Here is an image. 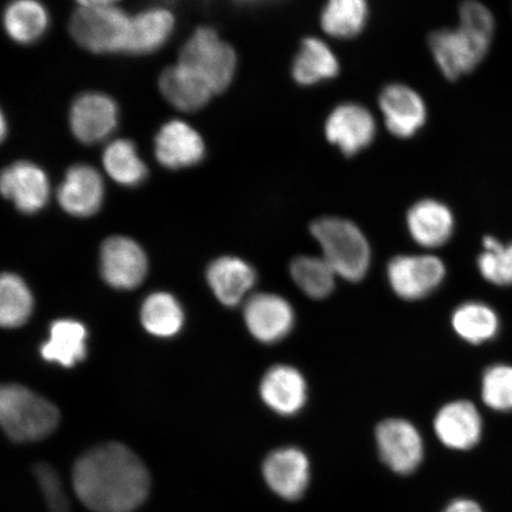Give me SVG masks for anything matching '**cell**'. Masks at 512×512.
<instances>
[{
  "label": "cell",
  "instance_id": "obj_32",
  "mask_svg": "<svg viewBox=\"0 0 512 512\" xmlns=\"http://www.w3.org/2000/svg\"><path fill=\"white\" fill-rule=\"evenodd\" d=\"M32 296L27 285L16 274L4 273L0 280V323L14 329L27 322L32 311Z\"/></svg>",
  "mask_w": 512,
  "mask_h": 512
},
{
  "label": "cell",
  "instance_id": "obj_29",
  "mask_svg": "<svg viewBox=\"0 0 512 512\" xmlns=\"http://www.w3.org/2000/svg\"><path fill=\"white\" fill-rule=\"evenodd\" d=\"M368 15V4L363 0H332L323 10L322 27L330 36L355 37L366 25Z\"/></svg>",
  "mask_w": 512,
  "mask_h": 512
},
{
  "label": "cell",
  "instance_id": "obj_31",
  "mask_svg": "<svg viewBox=\"0 0 512 512\" xmlns=\"http://www.w3.org/2000/svg\"><path fill=\"white\" fill-rule=\"evenodd\" d=\"M183 311L168 293H155L145 300L142 310L144 328L158 337L178 334L183 325Z\"/></svg>",
  "mask_w": 512,
  "mask_h": 512
},
{
  "label": "cell",
  "instance_id": "obj_27",
  "mask_svg": "<svg viewBox=\"0 0 512 512\" xmlns=\"http://www.w3.org/2000/svg\"><path fill=\"white\" fill-rule=\"evenodd\" d=\"M102 162L113 181L124 187H136L147 175L146 165L138 156L136 145L130 140H114L106 147Z\"/></svg>",
  "mask_w": 512,
  "mask_h": 512
},
{
  "label": "cell",
  "instance_id": "obj_36",
  "mask_svg": "<svg viewBox=\"0 0 512 512\" xmlns=\"http://www.w3.org/2000/svg\"><path fill=\"white\" fill-rule=\"evenodd\" d=\"M444 512H483L476 502L469 501V499H457L452 502Z\"/></svg>",
  "mask_w": 512,
  "mask_h": 512
},
{
  "label": "cell",
  "instance_id": "obj_7",
  "mask_svg": "<svg viewBox=\"0 0 512 512\" xmlns=\"http://www.w3.org/2000/svg\"><path fill=\"white\" fill-rule=\"evenodd\" d=\"M445 275L443 261L433 255H400L388 265L390 286L406 300L430 296L443 283Z\"/></svg>",
  "mask_w": 512,
  "mask_h": 512
},
{
  "label": "cell",
  "instance_id": "obj_18",
  "mask_svg": "<svg viewBox=\"0 0 512 512\" xmlns=\"http://www.w3.org/2000/svg\"><path fill=\"white\" fill-rule=\"evenodd\" d=\"M434 430L445 446L469 450L477 445L482 435V419L471 402H451L435 416Z\"/></svg>",
  "mask_w": 512,
  "mask_h": 512
},
{
  "label": "cell",
  "instance_id": "obj_1",
  "mask_svg": "<svg viewBox=\"0 0 512 512\" xmlns=\"http://www.w3.org/2000/svg\"><path fill=\"white\" fill-rule=\"evenodd\" d=\"M80 501L94 512H132L150 491L145 465L124 445L106 444L83 454L73 471Z\"/></svg>",
  "mask_w": 512,
  "mask_h": 512
},
{
  "label": "cell",
  "instance_id": "obj_15",
  "mask_svg": "<svg viewBox=\"0 0 512 512\" xmlns=\"http://www.w3.org/2000/svg\"><path fill=\"white\" fill-rule=\"evenodd\" d=\"M104 182L98 171L88 165H74L57 190L61 208L76 217L93 216L104 201Z\"/></svg>",
  "mask_w": 512,
  "mask_h": 512
},
{
  "label": "cell",
  "instance_id": "obj_9",
  "mask_svg": "<svg viewBox=\"0 0 512 512\" xmlns=\"http://www.w3.org/2000/svg\"><path fill=\"white\" fill-rule=\"evenodd\" d=\"M100 268L108 285L133 290L146 277L147 259L137 242L125 236H113L101 247Z\"/></svg>",
  "mask_w": 512,
  "mask_h": 512
},
{
  "label": "cell",
  "instance_id": "obj_6",
  "mask_svg": "<svg viewBox=\"0 0 512 512\" xmlns=\"http://www.w3.org/2000/svg\"><path fill=\"white\" fill-rule=\"evenodd\" d=\"M494 32L463 23L456 30L433 32L430 47L435 62L446 78L456 80L472 72L488 54Z\"/></svg>",
  "mask_w": 512,
  "mask_h": 512
},
{
  "label": "cell",
  "instance_id": "obj_23",
  "mask_svg": "<svg viewBox=\"0 0 512 512\" xmlns=\"http://www.w3.org/2000/svg\"><path fill=\"white\" fill-rule=\"evenodd\" d=\"M175 17L166 9H150L131 18L126 53L150 54L163 47L174 31Z\"/></svg>",
  "mask_w": 512,
  "mask_h": 512
},
{
  "label": "cell",
  "instance_id": "obj_14",
  "mask_svg": "<svg viewBox=\"0 0 512 512\" xmlns=\"http://www.w3.org/2000/svg\"><path fill=\"white\" fill-rule=\"evenodd\" d=\"M158 162L171 170L189 168L202 162L206 155L201 134L181 120L166 123L155 139Z\"/></svg>",
  "mask_w": 512,
  "mask_h": 512
},
{
  "label": "cell",
  "instance_id": "obj_26",
  "mask_svg": "<svg viewBox=\"0 0 512 512\" xmlns=\"http://www.w3.org/2000/svg\"><path fill=\"white\" fill-rule=\"evenodd\" d=\"M49 24L46 8L34 0H18L4 12V27L12 40L21 44L34 43L44 35Z\"/></svg>",
  "mask_w": 512,
  "mask_h": 512
},
{
  "label": "cell",
  "instance_id": "obj_33",
  "mask_svg": "<svg viewBox=\"0 0 512 512\" xmlns=\"http://www.w3.org/2000/svg\"><path fill=\"white\" fill-rule=\"evenodd\" d=\"M485 252L478 258V268L490 283L499 286L512 285V242L503 245L494 236H485Z\"/></svg>",
  "mask_w": 512,
  "mask_h": 512
},
{
  "label": "cell",
  "instance_id": "obj_11",
  "mask_svg": "<svg viewBox=\"0 0 512 512\" xmlns=\"http://www.w3.org/2000/svg\"><path fill=\"white\" fill-rule=\"evenodd\" d=\"M245 320L248 330L256 339L262 343H275L292 331L294 311L283 297L259 293L248 299Z\"/></svg>",
  "mask_w": 512,
  "mask_h": 512
},
{
  "label": "cell",
  "instance_id": "obj_10",
  "mask_svg": "<svg viewBox=\"0 0 512 512\" xmlns=\"http://www.w3.org/2000/svg\"><path fill=\"white\" fill-rule=\"evenodd\" d=\"M118 115L117 104L110 96L86 93L79 96L70 108V128L81 143H100L117 127Z\"/></svg>",
  "mask_w": 512,
  "mask_h": 512
},
{
  "label": "cell",
  "instance_id": "obj_25",
  "mask_svg": "<svg viewBox=\"0 0 512 512\" xmlns=\"http://www.w3.org/2000/svg\"><path fill=\"white\" fill-rule=\"evenodd\" d=\"M338 72L337 57L328 44L316 37L303 41L292 68L293 78L299 85H316L320 81L335 78Z\"/></svg>",
  "mask_w": 512,
  "mask_h": 512
},
{
  "label": "cell",
  "instance_id": "obj_3",
  "mask_svg": "<svg viewBox=\"0 0 512 512\" xmlns=\"http://www.w3.org/2000/svg\"><path fill=\"white\" fill-rule=\"evenodd\" d=\"M311 233L323 258L339 277L348 281H360L369 270L370 246L356 224L337 217H324L313 222Z\"/></svg>",
  "mask_w": 512,
  "mask_h": 512
},
{
  "label": "cell",
  "instance_id": "obj_30",
  "mask_svg": "<svg viewBox=\"0 0 512 512\" xmlns=\"http://www.w3.org/2000/svg\"><path fill=\"white\" fill-rule=\"evenodd\" d=\"M291 275L307 296L323 299L335 290L336 273L324 258L298 256L291 264Z\"/></svg>",
  "mask_w": 512,
  "mask_h": 512
},
{
  "label": "cell",
  "instance_id": "obj_17",
  "mask_svg": "<svg viewBox=\"0 0 512 512\" xmlns=\"http://www.w3.org/2000/svg\"><path fill=\"white\" fill-rule=\"evenodd\" d=\"M380 107L388 130L396 137H412L425 124L427 111L424 100L405 85L384 88Z\"/></svg>",
  "mask_w": 512,
  "mask_h": 512
},
{
  "label": "cell",
  "instance_id": "obj_34",
  "mask_svg": "<svg viewBox=\"0 0 512 512\" xmlns=\"http://www.w3.org/2000/svg\"><path fill=\"white\" fill-rule=\"evenodd\" d=\"M483 400L495 411H512V367L495 366L485 371Z\"/></svg>",
  "mask_w": 512,
  "mask_h": 512
},
{
  "label": "cell",
  "instance_id": "obj_16",
  "mask_svg": "<svg viewBox=\"0 0 512 512\" xmlns=\"http://www.w3.org/2000/svg\"><path fill=\"white\" fill-rule=\"evenodd\" d=\"M264 477L275 494L294 501L304 495L310 482V463L298 448L274 451L265 460Z\"/></svg>",
  "mask_w": 512,
  "mask_h": 512
},
{
  "label": "cell",
  "instance_id": "obj_13",
  "mask_svg": "<svg viewBox=\"0 0 512 512\" xmlns=\"http://www.w3.org/2000/svg\"><path fill=\"white\" fill-rule=\"evenodd\" d=\"M375 133L373 115L361 105L338 106L326 120V138L348 156L366 149L373 142Z\"/></svg>",
  "mask_w": 512,
  "mask_h": 512
},
{
  "label": "cell",
  "instance_id": "obj_4",
  "mask_svg": "<svg viewBox=\"0 0 512 512\" xmlns=\"http://www.w3.org/2000/svg\"><path fill=\"white\" fill-rule=\"evenodd\" d=\"M131 17L113 2H81L69 30L81 47L96 54L126 51Z\"/></svg>",
  "mask_w": 512,
  "mask_h": 512
},
{
  "label": "cell",
  "instance_id": "obj_35",
  "mask_svg": "<svg viewBox=\"0 0 512 512\" xmlns=\"http://www.w3.org/2000/svg\"><path fill=\"white\" fill-rule=\"evenodd\" d=\"M34 475L43 492L50 512H70V503L62 488L59 475L48 464H37Z\"/></svg>",
  "mask_w": 512,
  "mask_h": 512
},
{
  "label": "cell",
  "instance_id": "obj_22",
  "mask_svg": "<svg viewBox=\"0 0 512 512\" xmlns=\"http://www.w3.org/2000/svg\"><path fill=\"white\" fill-rule=\"evenodd\" d=\"M159 88L172 106L184 112L200 110L214 95L206 82L179 63L164 70L160 75Z\"/></svg>",
  "mask_w": 512,
  "mask_h": 512
},
{
  "label": "cell",
  "instance_id": "obj_37",
  "mask_svg": "<svg viewBox=\"0 0 512 512\" xmlns=\"http://www.w3.org/2000/svg\"><path fill=\"white\" fill-rule=\"evenodd\" d=\"M6 134V121L4 119V115H2V138H5Z\"/></svg>",
  "mask_w": 512,
  "mask_h": 512
},
{
  "label": "cell",
  "instance_id": "obj_28",
  "mask_svg": "<svg viewBox=\"0 0 512 512\" xmlns=\"http://www.w3.org/2000/svg\"><path fill=\"white\" fill-rule=\"evenodd\" d=\"M452 326L457 335L472 344L490 341L497 335L498 317L491 307L480 303L459 306L452 316Z\"/></svg>",
  "mask_w": 512,
  "mask_h": 512
},
{
  "label": "cell",
  "instance_id": "obj_19",
  "mask_svg": "<svg viewBox=\"0 0 512 512\" xmlns=\"http://www.w3.org/2000/svg\"><path fill=\"white\" fill-rule=\"evenodd\" d=\"M260 394L262 400L274 412L280 415H294L305 406L306 381L296 368L273 367L261 381Z\"/></svg>",
  "mask_w": 512,
  "mask_h": 512
},
{
  "label": "cell",
  "instance_id": "obj_8",
  "mask_svg": "<svg viewBox=\"0 0 512 512\" xmlns=\"http://www.w3.org/2000/svg\"><path fill=\"white\" fill-rule=\"evenodd\" d=\"M376 443L383 463L399 475L414 472L424 458V441L407 420L381 422L376 428Z\"/></svg>",
  "mask_w": 512,
  "mask_h": 512
},
{
  "label": "cell",
  "instance_id": "obj_5",
  "mask_svg": "<svg viewBox=\"0 0 512 512\" xmlns=\"http://www.w3.org/2000/svg\"><path fill=\"white\" fill-rule=\"evenodd\" d=\"M179 64L206 82L214 94L227 89L234 79L236 54L211 28H198L179 55Z\"/></svg>",
  "mask_w": 512,
  "mask_h": 512
},
{
  "label": "cell",
  "instance_id": "obj_20",
  "mask_svg": "<svg viewBox=\"0 0 512 512\" xmlns=\"http://www.w3.org/2000/svg\"><path fill=\"white\" fill-rule=\"evenodd\" d=\"M407 224L414 241L427 248L445 245L454 229L451 210L433 200L416 203L409 210Z\"/></svg>",
  "mask_w": 512,
  "mask_h": 512
},
{
  "label": "cell",
  "instance_id": "obj_21",
  "mask_svg": "<svg viewBox=\"0 0 512 512\" xmlns=\"http://www.w3.org/2000/svg\"><path fill=\"white\" fill-rule=\"evenodd\" d=\"M207 278L217 299L224 305L235 306L254 286L256 274L246 261L223 256L209 266Z\"/></svg>",
  "mask_w": 512,
  "mask_h": 512
},
{
  "label": "cell",
  "instance_id": "obj_24",
  "mask_svg": "<svg viewBox=\"0 0 512 512\" xmlns=\"http://www.w3.org/2000/svg\"><path fill=\"white\" fill-rule=\"evenodd\" d=\"M87 330L75 320H57L50 326V337L41 347V355L48 362L72 368L87 355Z\"/></svg>",
  "mask_w": 512,
  "mask_h": 512
},
{
  "label": "cell",
  "instance_id": "obj_2",
  "mask_svg": "<svg viewBox=\"0 0 512 512\" xmlns=\"http://www.w3.org/2000/svg\"><path fill=\"white\" fill-rule=\"evenodd\" d=\"M59 420V409L31 390L18 384L0 390V422L11 440L27 443L47 438Z\"/></svg>",
  "mask_w": 512,
  "mask_h": 512
},
{
  "label": "cell",
  "instance_id": "obj_12",
  "mask_svg": "<svg viewBox=\"0 0 512 512\" xmlns=\"http://www.w3.org/2000/svg\"><path fill=\"white\" fill-rule=\"evenodd\" d=\"M0 190L5 198L15 203L24 214H35L48 202L49 181L40 166L17 162L3 171Z\"/></svg>",
  "mask_w": 512,
  "mask_h": 512
}]
</instances>
